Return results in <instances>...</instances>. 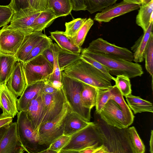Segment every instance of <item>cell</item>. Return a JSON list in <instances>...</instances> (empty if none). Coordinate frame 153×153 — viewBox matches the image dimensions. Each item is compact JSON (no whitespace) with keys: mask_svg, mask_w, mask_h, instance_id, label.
I'll return each mask as SVG.
<instances>
[{"mask_svg":"<svg viewBox=\"0 0 153 153\" xmlns=\"http://www.w3.org/2000/svg\"><path fill=\"white\" fill-rule=\"evenodd\" d=\"M69 76L98 89L111 87V80L91 64L80 58L63 71Z\"/></svg>","mask_w":153,"mask_h":153,"instance_id":"6da1fadb","label":"cell"},{"mask_svg":"<svg viewBox=\"0 0 153 153\" xmlns=\"http://www.w3.org/2000/svg\"><path fill=\"white\" fill-rule=\"evenodd\" d=\"M81 54L91 57L104 65L112 76L124 75L129 78L141 76L143 74L140 65L108 54L83 50Z\"/></svg>","mask_w":153,"mask_h":153,"instance_id":"7a4b0ae2","label":"cell"},{"mask_svg":"<svg viewBox=\"0 0 153 153\" xmlns=\"http://www.w3.org/2000/svg\"><path fill=\"white\" fill-rule=\"evenodd\" d=\"M97 143L103 144L102 135L100 127L92 122L71 135L69 141L59 153H78L86 147Z\"/></svg>","mask_w":153,"mask_h":153,"instance_id":"3957f363","label":"cell"},{"mask_svg":"<svg viewBox=\"0 0 153 153\" xmlns=\"http://www.w3.org/2000/svg\"><path fill=\"white\" fill-rule=\"evenodd\" d=\"M61 82L67 102L72 111L85 120L90 121L91 109L85 107L81 99V92L83 83L69 76L63 71L61 72Z\"/></svg>","mask_w":153,"mask_h":153,"instance_id":"277c9868","label":"cell"},{"mask_svg":"<svg viewBox=\"0 0 153 153\" xmlns=\"http://www.w3.org/2000/svg\"><path fill=\"white\" fill-rule=\"evenodd\" d=\"M16 123L19 138L25 152L41 153L46 149L40 144L38 131L34 129L25 112H18Z\"/></svg>","mask_w":153,"mask_h":153,"instance_id":"5b68a950","label":"cell"},{"mask_svg":"<svg viewBox=\"0 0 153 153\" xmlns=\"http://www.w3.org/2000/svg\"><path fill=\"white\" fill-rule=\"evenodd\" d=\"M71 111L67 102L57 116L40 126L38 130V135L41 145L47 149L53 141L63 135L66 117Z\"/></svg>","mask_w":153,"mask_h":153,"instance_id":"8992f818","label":"cell"},{"mask_svg":"<svg viewBox=\"0 0 153 153\" xmlns=\"http://www.w3.org/2000/svg\"><path fill=\"white\" fill-rule=\"evenodd\" d=\"M23 68L27 85L47 80L53 71V66L42 54L24 62Z\"/></svg>","mask_w":153,"mask_h":153,"instance_id":"52a82bcc","label":"cell"},{"mask_svg":"<svg viewBox=\"0 0 153 153\" xmlns=\"http://www.w3.org/2000/svg\"><path fill=\"white\" fill-rule=\"evenodd\" d=\"M82 49L86 51L108 54L130 62L133 60V53L128 49L117 46L100 38L93 40L87 48Z\"/></svg>","mask_w":153,"mask_h":153,"instance_id":"ba28073f","label":"cell"},{"mask_svg":"<svg viewBox=\"0 0 153 153\" xmlns=\"http://www.w3.org/2000/svg\"><path fill=\"white\" fill-rule=\"evenodd\" d=\"M26 34L6 25L0 29V53L14 56Z\"/></svg>","mask_w":153,"mask_h":153,"instance_id":"9c48e42d","label":"cell"},{"mask_svg":"<svg viewBox=\"0 0 153 153\" xmlns=\"http://www.w3.org/2000/svg\"><path fill=\"white\" fill-rule=\"evenodd\" d=\"M42 94L45 116L41 126L57 116L62 112L67 103L62 88L51 94L45 93L42 91Z\"/></svg>","mask_w":153,"mask_h":153,"instance_id":"30bf717a","label":"cell"},{"mask_svg":"<svg viewBox=\"0 0 153 153\" xmlns=\"http://www.w3.org/2000/svg\"><path fill=\"white\" fill-rule=\"evenodd\" d=\"M99 114L110 126L119 129H126L129 126L120 108L113 100H108Z\"/></svg>","mask_w":153,"mask_h":153,"instance_id":"8fae6325","label":"cell"},{"mask_svg":"<svg viewBox=\"0 0 153 153\" xmlns=\"http://www.w3.org/2000/svg\"><path fill=\"white\" fill-rule=\"evenodd\" d=\"M140 5L129 3L123 0L118 3H114L104 9L101 12L95 16L94 20L99 22H107L113 19L123 15L131 11L137 10Z\"/></svg>","mask_w":153,"mask_h":153,"instance_id":"7c38bea8","label":"cell"},{"mask_svg":"<svg viewBox=\"0 0 153 153\" xmlns=\"http://www.w3.org/2000/svg\"><path fill=\"white\" fill-rule=\"evenodd\" d=\"M25 152L20 140L16 122H12L0 143V153H23Z\"/></svg>","mask_w":153,"mask_h":153,"instance_id":"4fadbf2b","label":"cell"},{"mask_svg":"<svg viewBox=\"0 0 153 153\" xmlns=\"http://www.w3.org/2000/svg\"><path fill=\"white\" fill-rule=\"evenodd\" d=\"M41 12L27 8L14 13L9 26L26 34L31 33L33 32L32 26Z\"/></svg>","mask_w":153,"mask_h":153,"instance_id":"5bb4252c","label":"cell"},{"mask_svg":"<svg viewBox=\"0 0 153 153\" xmlns=\"http://www.w3.org/2000/svg\"><path fill=\"white\" fill-rule=\"evenodd\" d=\"M6 85L17 97L21 96L27 85L23 62L17 61Z\"/></svg>","mask_w":153,"mask_h":153,"instance_id":"9a60e30c","label":"cell"},{"mask_svg":"<svg viewBox=\"0 0 153 153\" xmlns=\"http://www.w3.org/2000/svg\"><path fill=\"white\" fill-rule=\"evenodd\" d=\"M6 84L0 86V108L4 116L14 118L19 112L17 97L10 91Z\"/></svg>","mask_w":153,"mask_h":153,"instance_id":"2e32d148","label":"cell"},{"mask_svg":"<svg viewBox=\"0 0 153 153\" xmlns=\"http://www.w3.org/2000/svg\"><path fill=\"white\" fill-rule=\"evenodd\" d=\"M25 112L34 129L38 131L45 116L42 91L31 101Z\"/></svg>","mask_w":153,"mask_h":153,"instance_id":"e0dca14e","label":"cell"},{"mask_svg":"<svg viewBox=\"0 0 153 153\" xmlns=\"http://www.w3.org/2000/svg\"><path fill=\"white\" fill-rule=\"evenodd\" d=\"M45 35L41 31L32 32L26 34L14 55L16 60L23 62L32 49Z\"/></svg>","mask_w":153,"mask_h":153,"instance_id":"ac0fdd59","label":"cell"},{"mask_svg":"<svg viewBox=\"0 0 153 153\" xmlns=\"http://www.w3.org/2000/svg\"><path fill=\"white\" fill-rule=\"evenodd\" d=\"M45 81H40L27 85L20 98L18 100V109L26 112L31 101L42 91Z\"/></svg>","mask_w":153,"mask_h":153,"instance_id":"d6986e66","label":"cell"},{"mask_svg":"<svg viewBox=\"0 0 153 153\" xmlns=\"http://www.w3.org/2000/svg\"><path fill=\"white\" fill-rule=\"evenodd\" d=\"M92 122L85 120L78 114L71 111L66 117L63 134L71 136Z\"/></svg>","mask_w":153,"mask_h":153,"instance_id":"ffe728a7","label":"cell"},{"mask_svg":"<svg viewBox=\"0 0 153 153\" xmlns=\"http://www.w3.org/2000/svg\"><path fill=\"white\" fill-rule=\"evenodd\" d=\"M153 22H151L147 29L131 48L133 53V61L140 63L144 60V51L151 33L152 32Z\"/></svg>","mask_w":153,"mask_h":153,"instance_id":"44dd1931","label":"cell"},{"mask_svg":"<svg viewBox=\"0 0 153 153\" xmlns=\"http://www.w3.org/2000/svg\"><path fill=\"white\" fill-rule=\"evenodd\" d=\"M17 61L14 56L0 53V86L7 84Z\"/></svg>","mask_w":153,"mask_h":153,"instance_id":"7402d4cb","label":"cell"},{"mask_svg":"<svg viewBox=\"0 0 153 153\" xmlns=\"http://www.w3.org/2000/svg\"><path fill=\"white\" fill-rule=\"evenodd\" d=\"M50 37L54 40L58 45L64 51L75 53L81 54L82 49L73 44L62 31L56 30L50 32Z\"/></svg>","mask_w":153,"mask_h":153,"instance_id":"603a6c76","label":"cell"},{"mask_svg":"<svg viewBox=\"0 0 153 153\" xmlns=\"http://www.w3.org/2000/svg\"><path fill=\"white\" fill-rule=\"evenodd\" d=\"M125 97L128 105L134 114L146 112H153V105L149 101L131 94Z\"/></svg>","mask_w":153,"mask_h":153,"instance_id":"cb8c5ba5","label":"cell"},{"mask_svg":"<svg viewBox=\"0 0 153 153\" xmlns=\"http://www.w3.org/2000/svg\"><path fill=\"white\" fill-rule=\"evenodd\" d=\"M56 18L53 11L48 8L41 12L32 26L33 32L41 31L49 26Z\"/></svg>","mask_w":153,"mask_h":153,"instance_id":"d4e9b609","label":"cell"},{"mask_svg":"<svg viewBox=\"0 0 153 153\" xmlns=\"http://www.w3.org/2000/svg\"><path fill=\"white\" fill-rule=\"evenodd\" d=\"M111 95L110 100H114L120 107L128 124L130 126L133 123L134 116L128 104L125 101L123 96L115 85L111 88Z\"/></svg>","mask_w":153,"mask_h":153,"instance_id":"484cf974","label":"cell"},{"mask_svg":"<svg viewBox=\"0 0 153 153\" xmlns=\"http://www.w3.org/2000/svg\"><path fill=\"white\" fill-rule=\"evenodd\" d=\"M136 17V23L145 31L150 24L151 14L153 12V0L148 3L141 4Z\"/></svg>","mask_w":153,"mask_h":153,"instance_id":"4316f807","label":"cell"},{"mask_svg":"<svg viewBox=\"0 0 153 153\" xmlns=\"http://www.w3.org/2000/svg\"><path fill=\"white\" fill-rule=\"evenodd\" d=\"M48 8L51 9L57 18L69 15L73 9L72 0H48Z\"/></svg>","mask_w":153,"mask_h":153,"instance_id":"83f0119b","label":"cell"},{"mask_svg":"<svg viewBox=\"0 0 153 153\" xmlns=\"http://www.w3.org/2000/svg\"><path fill=\"white\" fill-rule=\"evenodd\" d=\"M98 89L83 83L81 92L82 102L86 107L91 109L96 104Z\"/></svg>","mask_w":153,"mask_h":153,"instance_id":"f1b7e54d","label":"cell"},{"mask_svg":"<svg viewBox=\"0 0 153 153\" xmlns=\"http://www.w3.org/2000/svg\"><path fill=\"white\" fill-rule=\"evenodd\" d=\"M129 144L131 152L133 153H144L145 147L134 126L127 129Z\"/></svg>","mask_w":153,"mask_h":153,"instance_id":"f546056e","label":"cell"},{"mask_svg":"<svg viewBox=\"0 0 153 153\" xmlns=\"http://www.w3.org/2000/svg\"><path fill=\"white\" fill-rule=\"evenodd\" d=\"M80 54L64 51L59 46L58 62L60 71H63L66 67L79 59Z\"/></svg>","mask_w":153,"mask_h":153,"instance_id":"4dcf8cb0","label":"cell"},{"mask_svg":"<svg viewBox=\"0 0 153 153\" xmlns=\"http://www.w3.org/2000/svg\"><path fill=\"white\" fill-rule=\"evenodd\" d=\"M94 23L93 20L91 18L87 19L75 36L72 38L70 39L74 45L79 47L82 46L88 31Z\"/></svg>","mask_w":153,"mask_h":153,"instance_id":"1f68e13d","label":"cell"},{"mask_svg":"<svg viewBox=\"0 0 153 153\" xmlns=\"http://www.w3.org/2000/svg\"><path fill=\"white\" fill-rule=\"evenodd\" d=\"M52 43L51 39L45 35L32 49L23 62L28 61L42 54L44 50L50 47Z\"/></svg>","mask_w":153,"mask_h":153,"instance_id":"d6a6232c","label":"cell"},{"mask_svg":"<svg viewBox=\"0 0 153 153\" xmlns=\"http://www.w3.org/2000/svg\"><path fill=\"white\" fill-rule=\"evenodd\" d=\"M118 0H84L86 10L90 13L101 11L105 8L114 3Z\"/></svg>","mask_w":153,"mask_h":153,"instance_id":"836d02e7","label":"cell"},{"mask_svg":"<svg viewBox=\"0 0 153 153\" xmlns=\"http://www.w3.org/2000/svg\"><path fill=\"white\" fill-rule=\"evenodd\" d=\"M145 67L153 78V34L152 32L145 48L143 54Z\"/></svg>","mask_w":153,"mask_h":153,"instance_id":"e575fe53","label":"cell"},{"mask_svg":"<svg viewBox=\"0 0 153 153\" xmlns=\"http://www.w3.org/2000/svg\"><path fill=\"white\" fill-rule=\"evenodd\" d=\"M112 87L98 89L95 105L97 113L98 114L100 113L105 104L110 100L111 95V88Z\"/></svg>","mask_w":153,"mask_h":153,"instance_id":"d590c367","label":"cell"},{"mask_svg":"<svg viewBox=\"0 0 153 153\" xmlns=\"http://www.w3.org/2000/svg\"><path fill=\"white\" fill-rule=\"evenodd\" d=\"M114 81L115 85L123 96L131 94L132 90L130 78L124 75H118L115 78Z\"/></svg>","mask_w":153,"mask_h":153,"instance_id":"8d00e7d4","label":"cell"},{"mask_svg":"<svg viewBox=\"0 0 153 153\" xmlns=\"http://www.w3.org/2000/svg\"><path fill=\"white\" fill-rule=\"evenodd\" d=\"M87 18H78L65 24L66 35L71 39L73 37L87 20Z\"/></svg>","mask_w":153,"mask_h":153,"instance_id":"74e56055","label":"cell"},{"mask_svg":"<svg viewBox=\"0 0 153 153\" xmlns=\"http://www.w3.org/2000/svg\"><path fill=\"white\" fill-rule=\"evenodd\" d=\"M51 46L53 51L54 57L53 71L49 79L46 81L57 80L61 82L62 71L60 70L58 62L59 46L55 43H53Z\"/></svg>","mask_w":153,"mask_h":153,"instance_id":"f35d334b","label":"cell"},{"mask_svg":"<svg viewBox=\"0 0 153 153\" xmlns=\"http://www.w3.org/2000/svg\"><path fill=\"white\" fill-rule=\"evenodd\" d=\"M13 13L12 10L8 5H0V28L10 22Z\"/></svg>","mask_w":153,"mask_h":153,"instance_id":"ab89813d","label":"cell"},{"mask_svg":"<svg viewBox=\"0 0 153 153\" xmlns=\"http://www.w3.org/2000/svg\"><path fill=\"white\" fill-rule=\"evenodd\" d=\"M80 58L91 65L104 73L111 80L114 81L115 77L111 75L109 71L104 65L97 60L89 56L81 54Z\"/></svg>","mask_w":153,"mask_h":153,"instance_id":"60d3db41","label":"cell"},{"mask_svg":"<svg viewBox=\"0 0 153 153\" xmlns=\"http://www.w3.org/2000/svg\"><path fill=\"white\" fill-rule=\"evenodd\" d=\"M70 138V136L63 134L53 141L48 148L54 151L55 153H59L62 149L67 143Z\"/></svg>","mask_w":153,"mask_h":153,"instance_id":"b9f144b4","label":"cell"},{"mask_svg":"<svg viewBox=\"0 0 153 153\" xmlns=\"http://www.w3.org/2000/svg\"><path fill=\"white\" fill-rule=\"evenodd\" d=\"M48 0H29V8L32 10L42 12L48 8Z\"/></svg>","mask_w":153,"mask_h":153,"instance_id":"7bdbcfd3","label":"cell"},{"mask_svg":"<svg viewBox=\"0 0 153 153\" xmlns=\"http://www.w3.org/2000/svg\"><path fill=\"white\" fill-rule=\"evenodd\" d=\"M8 5L14 13L29 8V0H11Z\"/></svg>","mask_w":153,"mask_h":153,"instance_id":"ee69618b","label":"cell"},{"mask_svg":"<svg viewBox=\"0 0 153 153\" xmlns=\"http://www.w3.org/2000/svg\"><path fill=\"white\" fill-rule=\"evenodd\" d=\"M73 5V10L74 11H85L86 10V6L84 0H72Z\"/></svg>","mask_w":153,"mask_h":153,"instance_id":"f6af8a7d","label":"cell"},{"mask_svg":"<svg viewBox=\"0 0 153 153\" xmlns=\"http://www.w3.org/2000/svg\"><path fill=\"white\" fill-rule=\"evenodd\" d=\"M42 54L53 66L54 57L53 51L51 46L50 47L45 50Z\"/></svg>","mask_w":153,"mask_h":153,"instance_id":"bcb514c9","label":"cell"},{"mask_svg":"<svg viewBox=\"0 0 153 153\" xmlns=\"http://www.w3.org/2000/svg\"><path fill=\"white\" fill-rule=\"evenodd\" d=\"M13 118L7 117L0 114V128L7 125H9L13 122Z\"/></svg>","mask_w":153,"mask_h":153,"instance_id":"7dc6e473","label":"cell"},{"mask_svg":"<svg viewBox=\"0 0 153 153\" xmlns=\"http://www.w3.org/2000/svg\"><path fill=\"white\" fill-rule=\"evenodd\" d=\"M58 90L49 85L45 81V84L42 88V91L45 93L51 94L58 91Z\"/></svg>","mask_w":153,"mask_h":153,"instance_id":"c3c4849f","label":"cell"},{"mask_svg":"<svg viewBox=\"0 0 153 153\" xmlns=\"http://www.w3.org/2000/svg\"><path fill=\"white\" fill-rule=\"evenodd\" d=\"M49 85L59 90L62 88V85L61 82L60 81L54 80L53 81H46Z\"/></svg>","mask_w":153,"mask_h":153,"instance_id":"681fc988","label":"cell"},{"mask_svg":"<svg viewBox=\"0 0 153 153\" xmlns=\"http://www.w3.org/2000/svg\"><path fill=\"white\" fill-rule=\"evenodd\" d=\"M9 125L4 126L0 128V143L8 128Z\"/></svg>","mask_w":153,"mask_h":153,"instance_id":"f907efd6","label":"cell"},{"mask_svg":"<svg viewBox=\"0 0 153 153\" xmlns=\"http://www.w3.org/2000/svg\"><path fill=\"white\" fill-rule=\"evenodd\" d=\"M150 138L149 141V152L151 153H153V131L151 130Z\"/></svg>","mask_w":153,"mask_h":153,"instance_id":"816d5d0a","label":"cell"},{"mask_svg":"<svg viewBox=\"0 0 153 153\" xmlns=\"http://www.w3.org/2000/svg\"><path fill=\"white\" fill-rule=\"evenodd\" d=\"M124 1L131 3L137 4L140 5H141L142 3L141 0H123Z\"/></svg>","mask_w":153,"mask_h":153,"instance_id":"f5cc1de1","label":"cell"},{"mask_svg":"<svg viewBox=\"0 0 153 153\" xmlns=\"http://www.w3.org/2000/svg\"><path fill=\"white\" fill-rule=\"evenodd\" d=\"M152 0H141L142 3L141 4H145L148 3Z\"/></svg>","mask_w":153,"mask_h":153,"instance_id":"db71d44e","label":"cell"}]
</instances>
